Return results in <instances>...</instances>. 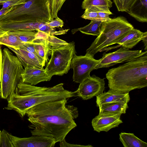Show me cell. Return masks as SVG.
Masks as SVG:
<instances>
[{
    "label": "cell",
    "mask_w": 147,
    "mask_h": 147,
    "mask_svg": "<svg viewBox=\"0 0 147 147\" xmlns=\"http://www.w3.org/2000/svg\"><path fill=\"white\" fill-rule=\"evenodd\" d=\"M102 22L101 21L92 20L89 24L83 27L72 30V33L74 34L80 31L85 34L97 36L101 32Z\"/></svg>",
    "instance_id": "22"
},
{
    "label": "cell",
    "mask_w": 147,
    "mask_h": 147,
    "mask_svg": "<svg viewBox=\"0 0 147 147\" xmlns=\"http://www.w3.org/2000/svg\"><path fill=\"white\" fill-rule=\"evenodd\" d=\"M7 47L16 55L24 68L27 66H31L43 68L44 66L42 62L34 54L24 49H15Z\"/></svg>",
    "instance_id": "16"
},
{
    "label": "cell",
    "mask_w": 147,
    "mask_h": 147,
    "mask_svg": "<svg viewBox=\"0 0 147 147\" xmlns=\"http://www.w3.org/2000/svg\"><path fill=\"white\" fill-rule=\"evenodd\" d=\"M55 18V20L48 22L47 25L53 28L59 27L62 28L64 26L63 21L58 16Z\"/></svg>",
    "instance_id": "32"
},
{
    "label": "cell",
    "mask_w": 147,
    "mask_h": 147,
    "mask_svg": "<svg viewBox=\"0 0 147 147\" xmlns=\"http://www.w3.org/2000/svg\"><path fill=\"white\" fill-rule=\"evenodd\" d=\"M24 43L32 42L36 37L37 31L25 30L9 31Z\"/></svg>",
    "instance_id": "24"
},
{
    "label": "cell",
    "mask_w": 147,
    "mask_h": 147,
    "mask_svg": "<svg viewBox=\"0 0 147 147\" xmlns=\"http://www.w3.org/2000/svg\"><path fill=\"white\" fill-rule=\"evenodd\" d=\"M145 47L144 49L147 51V36H145L142 40Z\"/></svg>",
    "instance_id": "35"
},
{
    "label": "cell",
    "mask_w": 147,
    "mask_h": 147,
    "mask_svg": "<svg viewBox=\"0 0 147 147\" xmlns=\"http://www.w3.org/2000/svg\"><path fill=\"white\" fill-rule=\"evenodd\" d=\"M49 0H27L0 17V22L53 20Z\"/></svg>",
    "instance_id": "5"
},
{
    "label": "cell",
    "mask_w": 147,
    "mask_h": 147,
    "mask_svg": "<svg viewBox=\"0 0 147 147\" xmlns=\"http://www.w3.org/2000/svg\"><path fill=\"white\" fill-rule=\"evenodd\" d=\"M137 21L147 22V0H135L127 12Z\"/></svg>",
    "instance_id": "18"
},
{
    "label": "cell",
    "mask_w": 147,
    "mask_h": 147,
    "mask_svg": "<svg viewBox=\"0 0 147 147\" xmlns=\"http://www.w3.org/2000/svg\"><path fill=\"white\" fill-rule=\"evenodd\" d=\"M10 0H0V5H2L4 3Z\"/></svg>",
    "instance_id": "38"
},
{
    "label": "cell",
    "mask_w": 147,
    "mask_h": 147,
    "mask_svg": "<svg viewBox=\"0 0 147 147\" xmlns=\"http://www.w3.org/2000/svg\"><path fill=\"white\" fill-rule=\"evenodd\" d=\"M59 146L61 147H93L92 146L90 145H81L75 144H71L67 142L65 140V138L62 141L59 142Z\"/></svg>",
    "instance_id": "33"
},
{
    "label": "cell",
    "mask_w": 147,
    "mask_h": 147,
    "mask_svg": "<svg viewBox=\"0 0 147 147\" xmlns=\"http://www.w3.org/2000/svg\"><path fill=\"white\" fill-rule=\"evenodd\" d=\"M90 7H92L97 11L100 20L102 22L110 20L111 18L109 17V15L113 14L110 10V8L107 7L93 6Z\"/></svg>",
    "instance_id": "26"
},
{
    "label": "cell",
    "mask_w": 147,
    "mask_h": 147,
    "mask_svg": "<svg viewBox=\"0 0 147 147\" xmlns=\"http://www.w3.org/2000/svg\"><path fill=\"white\" fill-rule=\"evenodd\" d=\"M63 84L47 87H38L20 82L15 91L7 98L8 104L5 109L16 112L21 117L31 107L41 103L76 96V92L65 89Z\"/></svg>",
    "instance_id": "2"
},
{
    "label": "cell",
    "mask_w": 147,
    "mask_h": 147,
    "mask_svg": "<svg viewBox=\"0 0 147 147\" xmlns=\"http://www.w3.org/2000/svg\"><path fill=\"white\" fill-rule=\"evenodd\" d=\"M134 28L127 19L122 16L102 22L100 34L86 50V52L94 55L103 51L109 46L115 44L116 41Z\"/></svg>",
    "instance_id": "4"
},
{
    "label": "cell",
    "mask_w": 147,
    "mask_h": 147,
    "mask_svg": "<svg viewBox=\"0 0 147 147\" xmlns=\"http://www.w3.org/2000/svg\"><path fill=\"white\" fill-rule=\"evenodd\" d=\"M33 42L37 56L44 66L49 61V56L51 55V47L47 39H37Z\"/></svg>",
    "instance_id": "19"
},
{
    "label": "cell",
    "mask_w": 147,
    "mask_h": 147,
    "mask_svg": "<svg viewBox=\"0 0 147 147\" xmlns=\"http://www.w3.org/2000/svg\"><path fill=\"white\" fill-rule=\"evenodd\" d=\"M119 11L127 12L135 0H113Z\"/></svg>",
    "instance_id": "28"
},
{
    "label": "cell",
    "mask_w": 147,
    "mask_h": 147,
    "mask_svg": "<svg viewBox=\"0 0 147 147\" xmlns=\"http://www.w3.org/2000/svg\"><path fill=\"white\" fill-rule=\"evenodd\" d=\"M24 43L18 37L9 31H7L0 37V45L15 49H19L20 47Z\"/></svg>",
    "instance_id": "23"
},
{
    "label": "cell",
    "mask_w": 147,
    "mask_h": 147,
    "mask_svg": "<svg viewBox=\"0 0 147 147\" xmlns=\"http://www.w3.org/2000/svg\"><path fill=\"white\" fill-rule=\"evenodd\" d=\"M75 43L72 41L65 45L51 49V57L45 69L51 77L62 76L68 73L71 61L76 54Z\"/></svg>",
    "instance_id": "7"
},
{
    "label": "cell",
    "mask_w": 147,
    "mask_h": 147,
    "mask_svg": "<svg viewBox=\"0 0 147 147\" xmlns=\"http://www.w3.org/2000/svg\"><path fill=\"white\" fill-rule=\"evenodd\" d=\"M2 50L1 49V45H0V76L1 73V66L2 60ZM1 94V89L0 88V95Z\"/></svg>",
    "instance_id": "36"
},
{
    "label": "cell",
    "mask_w": 147,
    "mask_h": 147,
    "mask_svg": "<svg viewBox=\"0 0 147 147\" xmlns=\"http://www.w3.org/2000/svg\"><path fill=\"white\" fill-rule=\"evenodd\" d=\"M81 17L86 20L100 21L97 11L92 7L86 9L84 14Z\"/></svg>",
    "instance_id": "29"
},
{
    "label": "cell",
    "mask_w": 147,
    "mask_h": 147,
    "mask_svg": "<svg viewBox=\"0 0 147 147\" xmlns=\"http://www.w3.org/2000/svg\"><path fill=\"white\" fill-rule=\"evenodd\" d=\"M51 13L52 18L57 17L58 12L66 0H49Z\"/></svg>",
    "instance_id": "27"
},
{
    "label": "cell",
    "mask_w": 147,
    "mask_h": 147,
    "mask_svg": "<svg viewBox=\"0 0 147 147\" xmlns=\"http://www.w3.org/2000/svg\"><path fill=\"white\" fill-rule=\"evenodd\" d=\"M113 5L111 0H84L82 8L85 10L91 6L106 7L111 8Z\"/></svg>",
    "instance_id": "25"
},
{
    "label": "cell",
    "mask_w": 147,
    "mask_h": 147,
    "mask_svg": "<svg viewBox=\"0 0 147 147\" xmlns=\"http://www.w3.org/2000/svg\"><path fill=\"white\" fill-rule=\"evenodd\" d=\"M67 99L49 101L35 106L26 113L32 135L50 137L56 143L65 138L77 126L74 119L78 116L77 107L67 105Z\"/></svg>",
    "instance_id": "1"
},
{
    "label": "cell",
    "mask_w": 147,
    "mask_h": 147,
    "mask_svg": "<svg viewBox=\"0 0 147 147\" xmlns=\"http://www.w3.org/2000/svg\"><path fill=\"white\" fill-rule=\"evenodd\" d=\"M147 36V32H142L139 30L133 28L115 43L119 46L127 49H131Z\"/></svg>",
    "instance_id": "17"
},
{
    "label": "cell",
    "mask_w": 147,
    "mask_h": 147,
    "mask_svg": "<svg viewBox=\"0 0 147 147\" xmlns=\"http://www.w3.org/2000/svg\"><path fill=\"white\" fill-rule=\"evenodd\" d=\"M49 21L28 20L0 22V28L7 31L20 30L41 31L50 34L53 29L47 24Z\"/></svg>",
    "instance_id": "11"
},
{
    "label": "cell",
    "mask_w": 147,
    "mask_h": 147,
    "mask_svg": "<svg viewBox=\"0 0 147 147\" xmlns=\"http://www.w3.org/2000/svg\"><path fill=\"white\" fill-rule=\"evenodd\" d=\"M13 147H53L56 143L53 138L33 135L28 138H20L8 132Z\"/></svg>",
    "instance_id": "12"
},
{
    "label": "cell",
    "mask_w": 147,
    "mask_h": 147,
    "mask_svg": "<svg viewBox=\"0 0 147 147\" xmlns=\"http://www.w3.org/2000/svg\"><path fill=\"white\" fill-rule=\"evenodd\" d=\"M94 56L86 52L84 55L77 56L76 54L74 56L70 66V69L73 70V81L80 84L90 76V72L100 61V59H95Z\"/></svg>",
    "instance_id": "8"
},
{
    "label": "cell",
    "mask_w": 147,
    "mask_h": 147,
    "mask_svg": "<svg viewBox=\"0 0 147 147\" xmlns=\"http://www.w3.org/2000/svg\"><path fill=\"white\" fill-rule=\"evenodd\" d=\"M109 89L129 92L147 86V53L109 70Z\"/></svg>",
    "instance_id": "3"
},
{
    "label": "cell",
    "mask_w": 147,
    "mask_h": 147,
    "mask_svg": "<svg viewBox=\"0 0 147 147\" xmlns=\"http://www.w3.org/2000/svg\"><path fill=\"white\" fill-rule=\"evenodd\" d=\"M27 0H10L4 3L1 9H4L14 7L24 3Z\"/></svg>",
    "instance_id": "31"
},
{
    "label": "cell",
    "mask_w": 147,
    "mask_h": 147,
    "mask_svg": "<svg viewBox=\"0 0 147 147\" xmlns=\"http://www.w3.org/2000/svg\"><path fill=\"white\" fill-rule=\"evenodd\" d=\"M121 115L99 113L92 120V126L94 130L98 132H107L123 123L120 118Z\"/></svg>",
    "instance_id": "13"
},
{
    "label": "cell",
    "mask_w": 147,
    "mask_h": 147,
    "mask_svg": "<svg viewBox=\"0 0 147 147\" xmlns=\"http://www.w3.org/2000/svg\"><path fill=\"white\" fill-rule=\"evenodd\" d=\"M98 107L99 114L121 115L125 113L128 106L127 103L121 102L105 103Z\"/></svg>",
    "instance_id": "20"
},
{
    "label": "cell",
    "mask_w": 147,
    "mask_h": 147,
    "mask_svg": "<svg viewBox=\"0 0 147 147\" xmlns=\"http://www.w3.org/2000/svg\"><path fill=\"white\" fill-rule=\"evenodd\" d=\"M147 52H143L141 50H131L128 49L121 48L114 52L103 55L94 70L108 67L119 63L129 61L147 53Z\"/></svg>",
    "instance_id": "9"
},
{
    "label": "cell",
    "mask_w": 147,
    "mask_h": 147,
    "mask_svg": "<svg viewBox=\"0 0 147 147\" xmlns=\"http://www.w3.org/2000/svg\"><path fill=\"white\" fill-rule=\"evenodd\" d=\"M14 7L11 8H8L4 9H1L0 10V17L5 15L6 13L11 10Z\"/></svg>",
    "instance_id": "34"
},
{
    "label": "cell",
    "mask_w": 147,
    "mask_h": 147,
    "mask_svg": "<svg viewBox=\"0 0 147 147\" xmlns=\"http://www.w3.org/2000/svg\"><path fill=\"white\" fill-rule=\"evenodd\" d=\"M130 98L129 92H125L109 89L107 92H103L96 96V106L107 103L124 102L128 103Z\"/></svg>",
    "instance_id": "15"
},
{
    "label": "cell",
    "mask_w": 147,
    "mask_h": 147,
    "mask_svg": "<svg viewBox=\"0 0 147 147\" xmlns=\"http://www.w3.org/2000/svg\"><path fill=\"white\" fill-rule=\"evenodd\" d=\"M21 77V82L33 85L41 82L49 81L52 78L43 68L31 66L24 67Z\"/></svg>",
    "instance_id": "14"
},
{
    "label": "cell",
    "mask_w": 147,
    "mask_h": 147,
    "mask_svg": "<svg viewBox=\"0 0 147 147\" xmlns=\"http://www.w3.org/2000/svg\"><path fill=\"white\" fill-rule=\"evenodd\" d=\"M8 132L4 129L1 131L0 136V147H13Z\"/></svg>",
    "instance_id": "30"
},
{
    "label": "cell",
    "mask_w": 147,
    "mask_h": 147,
    "mask_svg": "<svg viewBox=\"0 0 147 147\" xmlns=\"http://www.w3.org/2000/svg\"><path fill=\"white\" fill-rule=\"evenodd\" d=\"M119 140L124 147H147V143L135 136L134 134L121 132L119 134Z\"/></svg>",
    "instance_id": "21"
},
{
    "label": "cell",
    "mask_w": 147,
    "mask_h": 147,
    "mask_svg": "<svg viewBox=\"0 0 147 147\" xmlns=\"http://www.w3.org/2000/svg\"><path fill=\"white\" fill-rule=\"evenodd\" d=\"M24 70L17 56L8 49L2 51L0 76V97L7 99L14 92L21 81V75Z\"/></svg>",
    "instance_id": "6"
},
{
    "label": "cell",
    "mask_w": 147,
    "mask_h": 147,
    "mask_svg": "<svg viewBox=\"0 0 147 147\" xmlns=\"http://www.w3.org/2000/svg\"><path fill=\"white\" fill-rule=\"evenodd\" d=\"M80 84L75 92L77 95L84 100L98 96L103 92L105 88L104 79L95 75L88 77Z\"/></svg>",
    "instance_id": "10"
},
{
    "label": "cell",
    "mask_w": 147,
    "mask_h": 147,
    "mask_svg": "<svg viewBox=\"0 0 147 147\" xmlns=\"http://www.w3.org/2000/svg\"><path fill=\"white\" fill-rule=\"evenodd\" d=\"M7 31H5L0 28V37L6 33Z\"/></svg>",
    "instance_id": "37"
},
{
    "label": "cell",
    "mask_w": 147,
    "mask_h": 147,
    "mask_svg": "<svg viewBox=\"0 0 147 147\" xmlns=\"http://www.w3.org/2000/svg\"><path fill=\"white\" fill-rule=\"evenodd\" d=\"M1 131L0 130V134H1Z\"/></svg>",
    "instance_id": "39"
}]
</instances>
